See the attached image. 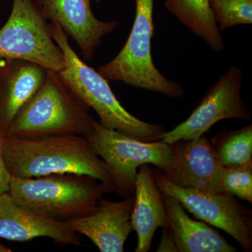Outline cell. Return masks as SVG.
I'll list each match as a JSON object with an SVG mask.
<instances>
[{"mask_svg":"<svg viewBox=\"0 0 252 252\" xmlns=\"http://www.w3.org/2000/svg\"><path fill=\"white\" fill-rule=\"evenodd\" d=\"M5 165L11 177L34 178L74 173L99 181L107 193L114 191L108 167L83 135L48 136L36 139L3 137Z\"/></svg>","mask_w":252,"mask_h":252,"instance_id":"obj_1","label":"cell"},{"mask_svg":"<svg viewBox=\"0 0 252 252\" xmlns=\"http://www.w3.org/2000/svg\"><path fill=\"white\" fill-rule=\"evenodd\" d=\"M48 28L64 56V69L58 73L70 90L95 111L101 125L142 142L161 140L166 132L162 126L143 122L127 112L113 93L108 81L73 50L61 26L49 22Z\"/></svg>","mask_w":252,"mask_h":252,"instance_id":"obj_2","label":"cell"},{"mask_svg":"<svg viewBox=\"0 0 252 252\" xmlns=\"http://www.w3.org/2000/svg\"><path fill=\"white\" fill-rule=\"evenodd\" d=\"M90 109L64 84L59 73L46 70L42 85L20 109L4 136L18 139L62 135L86 137L92 130L94 119Z\"/></svg>","mask_w":252,"mask_h":252,"instance_id":"obj_3","label":"cell"},{"mask_svg":"<svg viewBox=\"0 0 252 252\" xmlns=\"http://www.w3.org/2000/svg\"><path fill=\"white\" fill-rule=\"evenodd\" d=\"M8 193L21 206L67 222L94 213L107 191L90 176L64 173L34 178L11 177Z\"/></svg>","mask_w":252,"mask_h":252,"instance_id":"obj_4","label":"cell"},{"mask_svg":"<svg viewBox=\"0 0 252 252\" xmlns=\"http://www.w3.org/2000/svg\"><path fill=\"white\" fill-rule=\"evenodd\" d=\"M135 21L127 41L117 56L100 66L97 72L107 81L180 98L183 86L158 70L152 60L151 41L154 36V0H135Z\"/></svg>","mask_w":252,"mask_h":252,"instance_id":"obj_5","label":"cell"},{"mask_svg":"<svg viewBox=\"0 0 252 252\" xmlns=\"http://www.w3.org/2000/svg\"><path fill=\"white\" fill-rule=\"evenodd\" d=\"M86 137L108 167L114 191L124 199L135 195L136 177L141 165L153 164L162 170L171 158L170 144L162 141L142 142L104 127L95 119Z\"/></svg>","mask_w":252,"mask_h":252,"instance_id":"obj_6","label":"cell"},{"mask_svg":"<svg viewBox=\"0 0 252 252\" xmlns=\"http://www.w3.org/2000/svg\"><path fill=\"white\" fill-rule=\"evenodd\" d=\"M0 59L22 60L56 72L64 69L62 51L34 0H13L9 19L0 29Z\"/></svg>","mask_w":252,"mask_h":252,"instance_id":"obj_7","label":"cell"},{"mask_svg":"<svg viewBox=\"0 0 252 252\" xmlns=\"http://www.w3.org/2000/svg\"><path fill=\"white\" fill-rule=\"evenodd\" d=\"M154 178L161 193L173 197L199 220L223 230L236 240L244 251L252 252V220L235 195L227 193H209L174 185L160 171Z\"/></svg>","mask_w":252,"mask_h":252,"instance_id":"obj_8","label":"cell"},{"mask_svg":"<svg viewBox=\"0 0 252 252\" xmlns=\"http://www.w3.org/2000/svg\"><path fill=\"white\" fill-rule=\"evenodd\" d=\"M243 69L231 66L207 91L187 120L165 132L161 141L170 144L201 137L216 123L236 119L250 122L252 114L241 98Z\"/></svg>","mask_w":252,"mask_h":252,"instance_id":"obj_9","label":"cell"},{"mask_svg":"<svg viewBox=\"0 0 252 252\" xmlns=\"http://www.w3.org/2000/svg\"><path fill=\"white\" fill-rule=\"evenodd\" d=\"M171 158L164 170L167 180L185 189L209 193L223 192L221 175L223 166L215 156L213 146L203 136L170 144Z\"/></svg>","mask_w":252,"mask_h":252,"instance_id":"obj_10","label":"cell"},{"mask_svg":"<svg viewBox=\"0 0 252 252\" xmlns=\"http://www.w3.org/2000/svg\"><path fill=\"white\" fill-rule=\"evenodd\" d=\"M41 14L56 23L77 43L86 61L94 58L102 38L119 27L115 21H99L91 9L90 0H34Z\"/></svg>","mask_w":252,"mask_h":252,"instance_id":"obj_11","label":"cell"},{"mask_svg":"<svg viewBox=\"0 0 252 252\" xmlns=\"http://www.w3.org/2000/svg\"><path fill=\"white\" fill-rule=\"evenodd\" d=\"M48 238L61 246H80V235L67 222L49 218L18 205L8 193L0 194V238L25 242Z\"/></svg>","mask_w":252,"mask_h":252,"instance_id":"obj_12","label":"cell"},{"mask_svg":"<svg viewBox=\"0 0 252 252\" xmlns=\"http://www.w3.org/2000/svg\"><path fill=\"white\" fill-rule=\"evenodd\" d=\"M134 203L135 195L119 202L102 198L94 213L67 223L78 234L87 237L101 252H122L133 230L131 216Z\"/></svg>","mask_w":252,"mask_h":252,"instance_id":"obj_13","label":"cell"},{"mask_svg":"<svg viewBox=\"0 0 252 252\" xmlns=\"http://www.w3.org/2000/svg\"><path fill=\"white\" fill-rule=\"evenodd\" d=\"M46 69L18 59H0V134L5 135L23 105L45 80Z\"/></svg>","mask_w":252,"mask_h":252,"instance_id":"obj_14","label":"cell"},{"mask_svg":"<svg viewBox=\"0 0 252 252\" xmlns=\"http://www.w3.org/2000/svg\"><path fill=\"white\" fill-rule=\"evenodd\" d=\"M131 223L137 235L136 252L150 251L158 228L170 226L161 192L156 185L154 170L148 163L139 167L136 177L135 203Z\"/></svg>","mask_w":252,"mask_h":252,"instance_id":"obj_15","label":"cell"},{"mask_svg":"<svg viewBox=\"0 0 252 252\" xmlns=\"http://www.w3.org/2000/svg\"><path fill=\"white\" fill-rule=\"evenodd\" d=\"M162 196L179 252H237L216 230L190 219L177 199L162 193Z\"/></svg>","mask_w":252,"mask_h":252,"instance_id":"obj_16","label":"cell"},{"mask_svg":"<svg viewBox=\"0 0 252 252\" xmlns=\"http://www.w3.org/2000/svg\"><path fill=\"white\" fill-rule=\"evenodd\" d=\"M165 6L195 35L204 39L214 52L224 51L223 39L209 0H165Z\"/></svg>","mask_w":252,"mask_h":252,"instance_id":"obj_17","label":"cell"},{"mask_svg":"<svg viewBox=\"0 0 252 252\" xmlns=\"http://www.w3.org/2000/svg\"><path fill=\"white\" fill-rule=\"evenodd\" d=\"M215 156L223 167L252 161V125L235 130L223 131L211 142Z\"/></svg>","mask_w":252,"mask_h":252,"instance_id":"obj_18","label":"cell"},{"mask_svg":"<svg viewBox=\"0 0 252 252\" xmlns=\"http://www.w3.org/2000/svg\"><path fill=\"white\" fill-rule=\"evenodd\" d=\"M209 3L220 32L252 23V0H209Z\"/></svg>","mask_w":252,"mask_h":252,"instance_id":"obj_19","label":"cell"},{"mask_svg":"<svg viewBox=\"0 0 252 252\" xmlns=\"http://www.w3.org/2000/svg\"><path fill=\"white\" fill-rule=\"evenodd\" d=\"M223 192L252 203V161L223 167L221 175Z\"/></svg>","mask_w":252,"mask_h":252,"instance_id":"obj_20","label":"cell"},{"mask_svg":"<svg viewBox=\"0 0 252 252\" xmlns=\"http://www.w3.org/2000/svg\"><path fill=\"white\" fill-rule=\"evenodd\" d=\"M162 235L157 252H179L175 235L170 226L162 228Z\"/></svg>","mask_w":252,"mask_h":252,"instance_id":"obj_21","label":"cell"},{"mask_svg":"<svg viewBox=\"0 0 252 252\" xmlns=\"http://www.w3.org/2000/svg\"><path fill=\"white\" fill-rule=\"evenodd\" d=\"M3 137L4 135L0 134V194L9 192L11 179V176L5 165L4 156H3Z\"/></svg>","mask_w":252,"mask_h":252,"instance_id":"obj_22","label":"cell"},{"mask_svg":"<svg viewBox=\"0 0 252 252\" xmlns=\"http://www.w3.org/2000/svg\"><path fill=\"white\" fill-rule=\"evenodd\" d=\"M11 249L6 248V246L3 245L2 244L0 243V252H11Z\"/></svg>","mask_w":252,"mask_h":252,"instance_id":"obj_23","label":"cell"},{"mask_svg":"<svg viewBox=\"0 0 252 252\" xmlns=\"http://www.w3.org/2000/svg\"><path fill=\"white\" fill-rule=\"evenodd\" d=\"M91 1H95V2H99L100 1V0H90Z\"/></svg>","mask_w":252,"mask_h":252,"instance_id":"obj_24","label":"cell"}]
</instances>
